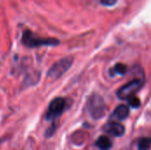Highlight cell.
Returning a JSON list of instances; mask_svg holds the SVG:
<instances>
[{
	"instance_id": "cell-1",
	"label": "cell",
	"mask_w": 151,
	"mask_h": 150,
	"mask_svg": "<svg viewBox=\"0 0 151 150\" xmlns=\"http://www.w3.org/2000/svg\"><path fill=\"white\" fill-rule=\"evenodd\" d=\"M21 42L27 48H37L40 46H57L59 44V41L58 39L39 37L29 29L23 31Z\"/></svg>"
},
{
	"instance_id": "cell-2",
	"label": "cell",
	"mask_w": 151,
	"mask_h": 150,
	"mask_svg": "<svg viewBox=\"0 0 151 150\" xmlns=\"http://www.w3.org/2000/svg\"><path fill=\"white\" fill-rule=\"evenodd\" d=\"M66 106H67V102L65 98L57 97L53 99L48 106V110L45 116L46 119L48 121L55 122L56 119H58L65 111Z\"/></svg>"
},
{
	"instance_id": "cell-3",
	"label": "cell",
	"mask_w": 151,
	"mask_h": 150,
	"mask_svg": "<svg viewBox=\"0 0 151 150\" xmlns=\"http://www.w3.org/2000/svg\"><path fill=\"white\" fill-rule=\"evenodd\" d=\"M73 62V58L71 57H64L55 63L48 71V77L52 80H58L62 77L72 66Z\"/></svg>"
},
{
	"instance_id": "cell-4",
	"label": "cell",
	"mask_w": 151,
	"mask_h": 150,
	"mask_svg": "<svg viewBox=\"0 0 151 150\" xmlns=\"http://www.w3.org/2000/svg\"><path fill=\"white\" fill-rule=\"evenodd\" d=\"M144 85V81L140 79H135L128 82L127 84L121 87L118 92L117 95L121 100H128L130 97L134 96Z\"/></svg>"
},
{
	"instance_id": "cell-5",
	"label": "cell",
	"mask_w": 151,
	"mask_h": 150,
	"mask_svg": "<svg viewBox=\"0 0 151 150\" xmlns=\"http://www.w3.org/2000/svg\"><path fill=\"white\" fill-rule=\"evenodd\" d=\"M88 109L93 118L98 119L102 118L105 112V103L104 99L98 95H93L88 99Z\"/></svg>"
},
{
	"instance_id": "cell-6",
	"label": "cell",
	"mask_w": 151,
	"mask_h": 150,
	"mask_svg": "<svg viewBox=\"0 0 151 150\" xmlns=\"http://www.w3.org/2000/svg\"><path fill=\"white\" fill-rule=\"evenodd\" d=\"M104 131L111 136L121 137V136H123V134L125 133V127L121 124L117 123L116 121H111V122L107 123L104 126Z\"/></svg>"
},
{
	"instance_id": "cell-7",
	"label": "cell",
	"mask_w": 151,
	"mask_h": 150,
	"mask_svg": "<svg viewBox=\"0 0 151 150\" xmlns=\"http://www.w3.org/2000/svg\"><path fill=\"white\" fill-rule=\"evenodd\" d=\"M129 115V108L127 105H119L112 112V114L111 115V119H114V120H124L126 119Z\"/></svg>"
},
{
	"instance_id": "cell-8",
	"label": "cell",
	"mask_w": 151,
	"mask_h": 150,
	"mask_svg": "<svg viewBox=\"0 0 151 150\" xmlns=\"http://www.w3.org/2000/svg\"><path fill=\"white\" fill-rule=\"evenodd\" d=\"M96 145L100 150H110L112 148V141L107 136H100L96 141Z\"/></svg>"
},
{
	"instance_id": "cell-9",
	"label": "cell",
	"mask_w": 151,
	"mask_h": 150,
	"mask_svg": "<svg viewBox=\"0 0 151 150\" xmlns=\"http://www.w3.org/2000/svg\"><path fill=\"white\" fill-rule=\"evenodd\" d=\"M127 70V66L124 64H117L114 65L113 68L110 70V74L111 76H115V75H123L126 73Z\"/></svg>"
},
{
	"instance_id": "cell-10",
	"label": "cell",
	"mask_w": 151,
	"mask_h": 150,
	"mask_svg": "<svg viewBox=\"0 0 151 150\" xmlns=\"http://www.w3.org/2000/svg\"><path fill=\"white\" fill-rule=\"evenodd\" d=\"M151 147L150 137L141 138L138 141V150H149Z\"/></svg>"
},
{
	"instance_id": "cell-11",
	"label": "cell",
	"mask_w": 151,
	"mask_h": 150,
	"mask_svg": "<svg viewBox=\"0 0 151 150\" xmlns=\"http://www.w3.org/2000/svg\"><path fill=\"white\" fill-rule=\"evenodd\" d=\"M128 103H129V105H130L132 108H134V109L139 108L140 105H141V101H140V99H139L138 97L134 96V95L132 96V97H130V98L128 99Z\"/></svg>"
},
{
	"instance_id": "cell-12",
	"label": "cell",
	"mask_w": 151,
	"mask_h": 150,
	"mask_svg": "<svg viewBox=\"0 0 151 150\" xmlns=\"http://www.w3.org/2000/svg\"><path fill=\"white\" fill-rule=\"evenodd\" d=\"M100 2L104 6H112L117 3V0H100Z\"/></svg>"
}]
</instances>
